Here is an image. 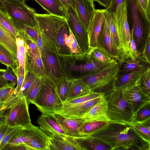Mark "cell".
Returning <instances> with one entry per match:
<instances>
[{
  "instance_id": "61",
  "label": "cell",
  "mask_w": 150,
  "mask_h": 150,
  "mask_svg": "<svg viewBox=\"0 0 150 150\" xmlns=\"http://www.w3.org/2000/svg\"><path fill=\"white\" fill-rule=\"evenodd\" d=\"M91 2L94 5V0H87Z\"/></svg>"
},
{
  "instance_id": "20",
  "label": "cell",
  "mask_w": 150,
  "mask_h": 150,
  "mask_svg": "<svg viewBox=\"0 0 150 150\" xmlns=\"http://www.w3.org/2000/svg\"><path fill=\"white\" fill-rule=\"evenodd\" d=\"M37 122L40 129L49 137L57 134L66 135L61 125L49 115L42 114L37 118Z\"/></svg>"
},
{
  "instance_id": "35",
  "label": "cell",
  "mask_w": 150,
  "mask_h": 150,
  "mask_svg": "<svg viewBox=\"0 0 150 150\" xmlns=\"http://www.w3.org/2000/svg\"><path fill=\"white\" fill-rule=\"evenodd\" d=\"M108 122L105 121H85L80 128V134L82 137L90 135L107 124Z\"/></svg>"
},
{
  "instance_id": "26",
  "label": "cell",
  "mask_w": 150,
  "mask_h": 150,
  "mask_svg": "<svg viewBox=\"0 0 150 150\" xmlns=\"http://www.w3.org/2000/svg\"><path fill=\"white\" fill-rule=\"evenodd\" d=\"M35 0L48 13L66 19V9L60 0Z\"/></svg>"
},
{
  "instance_id": "24",
  "label": "cell",
  "mask_w": 150,
  "mask_h": 150,
  "mask_svg": "<svg viewBox=\"0 0 150 150\" xmlns=\"http://www.w3.org/2000/svg\"><path fill=\"white\" fill-rule=\"evenodd\" d=\"M144 72L135 71L118 74L114 84L113 90H122L137 83Z\"/></svg>"
},
{
  "instance_id": "55",
  "label": "cell",
  "mask_w": 150,
  "mask_h": 150,
  "mask_svg": "<svg viewBox=\"0 0 150 150\" xmlns=\"http://www.w3.org/2000/svg\"><path fill=\"white\" fill-rule=\"evenodd\" d=\"M60 1L65 9L69 6H72L75 9L73 0H60Z\"/></svg>"
},
{
  "instance_id": "56",
  "label": "cell",
  "mask_w": 150,
  "mask_h": 150,
  "mask_svg": "<svg viewBox=\"0 0 150 150\" xmlns=\"http://www.w3.org/2000/svg\"><path fill=\"white\" fill-rule=\"evenodd\" d=\"M36 44L40 53L43 47H44L40 33L38 38Z\"/></svg>"
},
{
  "instance_id": "33",
  "label": "cell",
  "mask_w": 150,
  "mask_h": 150,
  "mask_svg": "<svg viewBox=\"0 0 150 150\" xmlns=\"http://www.w3.org/2000/svg\"><path fill=\"white\" fill-rule=\"evenodd\" d=\"M86 54L105 64H109L117 61L97 47L89 49Z\"/></svg>"
},
{
  "instance_id": "60",
  "label": "cell",
  "mask_w": 150,
  "mask_h": 150,
  "mask_svg": "<svg viewBox=\"0 0 150 150\" xmlns=\"http://www.w3.org/2000/svg\"><path fill=\"white\" fill-rule=\"evenodd\" d=\"M2 105L3 104L0 102V110H2Z\"/></svg>"
},
{
  "instance_id": "46",
  "label": "cell",
  "mask_w": 150,
  "mask_h": 150,
  "mask_svg": "<svg viewBox=\"0 0 150 150\" xmlns=\"http://www.w3.org/2000/svg\"><path fill=\"white\" fill-rule=\"evenodd\" d=\"M140 86L142 90L150 96V68L143 73L140 79Z\"/></svg>"
},
{
  "instance_id": "25",
  "label": "cell",
  "mask_w": 150,
  "mask_h": 150,
  "mask_svg": "<svg viewBox=\"0 0 150 150\" xmlns=\"http://www.w3.org/2000/svg\"><path fill=\"white\" fill-rule=\"evenodd\" d=\"M92 92L89 86L85 83L74 78H69L66 101Z\"/></svg>"
},
{
  "instance_id": "10",
  "label": "cell",
  "mask_w": 150,
  "mask_h": 150,
  "mask_svg": "<svg viewBox=\"0 0 150 150\" xmlns=\"http://www.w3.org/2000/svg\"><path fill=\"white\" fill-rule=\"evenodd\" d=\"M40 53L43 65L45 79L56 86L63 76H66L62 62L57 54L44 47Z\"/></svg>"
},
{
  "instance_id": "3",
  "label": "cell",
  "mask_w": 150,
  "mask_h": 150,
  "mask_svg": "<svg viewBox=\"0 0 150 150\" xmlns=\"http://www.w3.org/2000/svg\"><path fill=\"white\" fill-rule=\"evenodd\" d=\"M43 46L54 53H59L57 42L58 32L61 27L67 22L66 18L49 13L35 14Z\"/></svg>"
},
{
  "instance_id": "39",
  "label": "cell",
  "mask_w": 150,
  "mask_h": 150,
  "mask_svg": "<svg viewBox=\"0 0 150 150\" xmlns=\"http://www.w3.org/2000/svg\"><path fill=\"white\" fill-rule=\"evenodd\" d=\"M0 25L16 38L18 32L11 20L9 16L0 7Z\"/></svg>"
},
{
  "instance_id": "31",
  "label": "cell",
  "mask_w": 150,
  "mask_h": 150,
  "mask_svg": "<svg viewBox=\"0 0 150 150\" xmlns=\"http://www.w3.org/2000/svg\"><path fill=\"white\" fill-rule=\"evenodd\" d=\"M16 38L0 25V42L17 58Z\"/></svg>"
},
{
  "instance_id": "47",
  "label": "cell",
  "mask_w": 150,
  "mask_h": 150,
  "mask_svg": "<svg viewBox=\"0 0 150 150\" xmlns=\"http://www.w3.org/2000/svg\"><path fill=\"white\" fill-rule=\"evenodd\" d=\"M130 44L127 50L126 59H135L137 58L138 56L137 52L132 33L130 32Z\"/></svg>"
},
{
  "instance_id": "34",
  "label": "cell",
  "mask_w": 150,
  "mask_h": 150,
  "mask_svg": "<svg viewBox=\"0 0 150 150\" xmlns=\"http://www.w3.org/2000/svg\"><path fill=\"white\" fill-rule=\"evenodd\" d=\"M110 36L113 48L118 52L120 56V47L113 14L108 12L105 9Z\"/></svg>"
},
{
  "instance_id": "30",
  "label": "cell",
  "mask_w": 150,
  "mask_h": 150,
  "mask_svg": "<svg viewBox=\"0 0 150 150\" xmlns=\"http://www.w3.org/2000/svg\"><path fill=\"white\" fill-rule=\"evenodd\" d=\"M0 62L6 67H8L17 75V71L18 67L17 58L0 42Z\"/></svg>"
},
{
  "instance_id": "13",
  "label": "cell",
  "mask_w": 150,
  "mask_h": 150,
  "mask_svg": "<svg viewBox=\"0 0 150 150\" xmlns=\"http://www.w3.org/2000/svg\"><path fill=\"white\" fill-rule=\"evenodd\" d=\"M140 82L122 90L125 100L135 117L140 110L150 104V96L141 88Z\"/></svg>"
},
{
  "instance_id": "9",
  "label": "cell",
  "mask_w": 150,
  "mask_h": 150,
  "mask_svg": "<svg viewBox=\"0 0 150 150\" xmlns=\"http://www.w3.org/2000/svg\"><path fill=\"white\" fill-rule=\"evenodd\" d=\"M29 104L25 97H21L7 110L4 122L11 127L21 126L24 129L30 127L33 124L29 112Z\"/></svg>"
},
{
  "instance_id": "53",
  "label": "cell",
  "mask_w": 150,
  "mask_h": 150,
  "mask_svg": "<svg viewBox=\"0 0 150 150\" xmlns=\"http://www.w3.org/2000/svg\"><path fill=\"white\" fill-rule=\"evenodd\" d=\"M8 150H32L26 144H21L10 147Z\"/></svg>"
},
{
  "instance_id": "4",
  "label": "cell",
  "mask_w": 150,
  "mask_h": 150,
  "mask_svg": "<svg viewBox=\"0 0 150 150\" xmlns=\"http://www.w3.org/2000/svg\"><path fill=\"white\" fill-rule=\"evenodd\" d=\"M121 65V62L117 61L110 64L96 74L74 79L87 84L92 91L104 93L105 91H112L113 90L114 84L119 74Z\"/></svg>"
},
{
  "instance_id": "7",
  "label": "cell",
  "mask_w": 150,
  "mask_h": 150,
  "mask_svg": "<svg viewBox=\"0 0 150 150\" xmlns=\"http://www.w3.org/2000/svg\"><path fill=\"white\" fill-rule=\"evenodd\" d=\"M0 7L11 18L28 26L38 25L36 10L25 2L9 0H0Z\"/></svg>"
},
{
  "instance_id": "28",
  "label": "cell",
  "mask_w": 150,
  "mask_h": 150,
  "mask_svg": "<svg viewBox=\"0 0 150 150\" xmlns=\"http://www.w3.org/2000/svg\"><path fill=\"white\" fill-rule=\"evenodd\" d=\"M69 27L67 22H65L60 28L57 34V42L59 47V53L57 55L64 60L71 58L70 50L65 43V35L69 32Z\"/></svg>"
},
{
  "instance_id": "15",
  "label": "cell",
  "mask_w": 150,
  "mask_h": 150,
  "mask_svg": "<svg viewBox=\"0 0 150 150\" xmlns=\"http://www.w3.org/2000/svg\"><path fill=\"white\" fill-rule=\"evenodd\" d=\"M104 16V19L98 37L96 47H98L110 56L119 61V54L113 48L112 44L105 9Z\"/></svg>"
},
{
  "instance_id": "43",
  "label": "cell",
  "mask_w": 150,
  "mask_h": 150,
  "mask_svg": "<svg viewBox=\"0 0 150 150\" xmlns=\"http://www.w3.org/2000/svg\"><path fill=\"white\" fill-rule=\"evenodd\" d=\"M23 127L21 126H9L0 144V150H3L9 141L16 134L22 131Z\"/></svg>"
},
{
  "instance_id": "17",
  "label": "cell",
  "mask_w": 150,
  "mask_h": 150,
  "mask_svg": "<svg viewBox=\"0 0 150 150\" xmlns=\"http://www.w3.org/2000/svg\"><path fill=\"white\" fill-rule=\"evenodd\" d=\"M51 116L62 127L67 135L75 138L82 137L80 134L79 129L85 122V120L81 118H69L56 113H53Z\"/></svg>"
},
{
  "instance_id": "16",
  "label": "cell",
  "mask_w": 150,
  "mask_h": 150,
  "mask_svg": "<svg viewBox=\"0 0 150 150\" xmlns=\"http://www.w3.org/2000/svg\"><path fill=\"white\" fill-rule=\"evenodd\" d=\"M49 150H85L76 138L67 135L57 134L49 137Z\"/></svg>"
},
{
  "instance_id": "21",
  "label": "cell",
  "mask_w": 150,
  "mask_h": 150,
  "mask_svg": "<svg viewBox=\"0 0 150 150\" xmlns=\"http://www.w3.org/2000/svg\"><path fill=\"white\" fill-rule=\"evenodd\" d=\"M25 74L27 71L35 74L38 77L45 78L42 62L39 52H35L25 48Z\"/></svg>"
},
{
  "instance_id": "62",
  "label": "cell",
  "mask_w": 150,
  "mask_h": 150,
  "mask_svg": "<svg viewBox=\"0 0 150 150\" xmlns=\"http://www.w3.org/2000/svg\"><path fill=\"white\" fill-rule=\"evenodd\" d=\"M2 120H0V124H1V122Z\"/></svg>"
},
{
  "instance_id": "42",
  "label": "cell",
  "mask_w": 150,
  "mask_h": 150,
  "mask_svg": "<svg viewBox=\"0 0 150 150\" xmlns=\"http://www.w3.org/2000/svg\"><path fill=\"white\" fill-rule=\"evenodd\" d=\"M105 93L92 91L88 94L71 99L62 103L65 105H73L81 103L93 98L102 96Z\"/></svg>"
},
{
  "instance_id": "48",
  "label": "cell",
  "mask_w": 150,
  "mask_h": 150,
  "mask_svg": "<svg viewBox=\"0 0 150 150\" xmlns=\"http://www.w3.org/2000/svg\"><path fill=\"white\" fill-rule=\"evenodd\" d=\"M150 117V106L149 104L141 109L135 116L136 121L142 122Z\"/></svg>"
},
{
  "instance_id": "22",
  "label": "cell",
  "mask_w": 150,
  "mask_h": 150,
  "mask_svg": "<svg viewBox=\"0 0 150 150\" xmlns=\"http://www.w3.org/2000/svg\"><path fill=\"white\" fill-rule=\"evenodd\" d=\"M75 9L87 31L93 18L95 5L87 0H74Z\"/></svg>"
},
{
  "instance_id": "1",
  "label": "cell",
  "mask_w": 150,
  "mask_h": 150,
  "mask_svg": "<svg viewBox=\"0 0 150 150\" xmlns=\"http://www.w3.org/2000/svg\"><path fill=\"white\" fill-rule=\"evenodd\" d=\"M89 136L108 145L111 150L150 149V145L138 137L128 124L109 121Z\"/></svg>"
},
{
  "instance_id": "27",
  "label": "cell",
  "mask_w": 150,
  "mask_h": 150,
  "mask_svg": "<svg viewBox=\"0 0 150 150\" xmlns=\"http://www.w3.org/2000/svg\"><path fill=\"white\" fill-rule=\"evenodd\" d=\"M121 62L119 74L135 71H146L150 68V64L138 58L128 59Z\"/></svg>"
},
{
  "instance_id": "6",
  "label": "cell",
  "mask_w": 150,
  "mask_h": 150,
  "mask_svg": "<svg viewBox=\"0 0 150 150\" xmlns=\"http://www.w3.org/2000/svg\"><path fill=\"white\" fill-rule=\"evenodd\" d=\"M62 103L56 86L45 79L44 84L32 104L35 105L42 114L51 116L59 110Z\"/></svg>"
},
{
  "instance_id": "40",
  "label": "cell",
  "mask_w": 150,
  "mask_h": 150,
  "mask_svg": "<svg viewBox=\"0 0 150 150\" xmlns=\"http://www.w3.org/2000/svg\"><path fill=\"white\" fill-rule=\"evenodd\" d=\"M45 78L37 77L33 83L27 93L25 97L28 102L32 103L36 97L44 84Z\"/></svg>"
},
{
  "instance_id": "38",
  "label": "cell",
  "mask_w": 150,
  "mask_h": 150,
  "mask_svg": "<svg viewBox=\"0 0 150 150\" xmlns=\"http://www.w3.org/2000/svg\"><path fill=\"white\" fill-rule=\"evenodd\" d=\"M10 18L18 31L21 30L24 32L36 44L38 38L40 34L38 25L34 27H31L20 23L10 17Z\"/></svg>"
},
{
  "instance_id": "18",
  "label": "cell",
  "mask_w": 150,
  "mask_h": 150,
  "mask_svg": "<svg viewBox=\"0 0 150 150\" xmlns=\"http://www.w3.org/2000/svg\"><path fill=\"white\" fill-rule=\"evenodd\" d=\"M104 10L105 9H95L94 10L93 18L87 31L89 49L96 46L98 37L104 19Z\"/></svg>"
},
{
  "instance_id": "11",
  "label": "cell",
  "mask_w": 150,
  "mask_h": 150,
  "mask_svg": "<svg viewBox=\"0 0 150 150\" xmlns=\"http://www.w3.org/2000/svg\"><path fill=\"white\" fill-rule=\"evenodd\" d=\"M86 62L83 63L76 64L67 60H66L65 63L62 62L67 76L68 77L69 75V78L74 74L78 75L79 77L85 75L94 74L103 70L109 65L96 60L90 56L86 55Z\"/></svg>"
},
{
  "instance_id": "5",
  "label": "cell",
  "mask_w": 150,
  "mask_h": 150,
  "mask_svg": "<svg viewBox=\"0 0 150 150\" xmlns=\"http://www.w3.org/2000/svg\"><path fill=\"white\" fill-rule=\"evenodd\" d=\"M105 98L108 115L111 121L129 125L136 121L122 90H113Z\"/></svg>"
},
{
  "instance_id": "37",
  "label": "cell",
  "mask_w": 150,
  "mask_h": 150,
  "mask_svg": "<svg viewBox=\"0 0 150 150\" xmlns=\"http://www.w3.org/2000/svg\"><path fill=\"white\" fill-rule=\"evenodd\" d=\"M31 126L27 129H23L15 136L5 146L3 150H7L13 146L21 144L27 143L29 141L31 136Z\"/></svg>"
},
{
  "instance_id": "54",
  "label": "cell",
  "mask_w": 150,
  "mask_h": 150,
  "mask_svg": "<svg viewBox=\"0 0 150 150\" xmlns=\"http://www.w3.org/2000/svg\"><path fill=\"white\" fill-rule=\"evenodd\" d=\"M5 69H0V88L7 84L8 82L4 78L3 73Z\"/></svg>"
},
{
  "instance_id": "59",
  "label": "cell",
  "mask_w": 150,
  "mask_h": 150,
  "mask_svg": "<svg viewBox=\"0 0 150 150\" xmlns=\"http://www.w3.org/2000/svg\"><path fill=\"white\" fill-rule=\"evenodd\" d=\"M12 0V1H18L22 2H25L26 1V0Z\"/></svg>"
},
{
  "instance_id": "41",
  "label": "cell",
  "mask_w": 150,
  "mask_h": 150,
  "mask_svg": "<svg viewBox=\"0 0 150 150\" xmlns=\"http://www.w3.org/2000/svg\"><path fill=\"white\" fill-rule=\"evenodd\" d=\"M37 77L38 76L33 72L29 71L26 72L19 94L20 96L25 97L29 89Z\"/></svg>"
},
{
  "instance_id": "44",
  "label": "cell",
  "mask_w": 150,
  "mask_h": 150,
  "mask_svg": "<svg viewBox=\"0 0 150 150\" xmlns=\"http://www.w3.org/2000/svg\"><path fill=\"white\" fill-rule=\"evenodd\" d=\"M69 77L63 76L59 80L56 86L57 92L62 102L66 101Z\"/></svg>"
},
{
  "instance_id": "32",
  "label": "cell",
  "mask_w": 150,
  "mask_h": 150,
  "mask_svg": "<svg viewBox=\"0 0 150 150\" xmlns=\"http://www.w3.org/2000/svg\"><path fill=\"white\" fill-rule=\"evenodd\" d=\"M16 44L17 46L16 57L18 68L21 73L25 77V75L26 52L24 42L23 39L18 36L16 38Z\"/></svg>"
},
{
  "instance_id": "8",
  "label": "cell",
  "mask_w": 150,
  "mask_h": 150,
  "mask_svg": "<svg viewBox=\"0 0 150 150\" xmlns=\"http://www.w3.org/2000/svg\"><path fill=\"white\" fill-rule=\"evenodd\" d=\"M126 1L118 7L115 13H112L120 44V52L119 62H121L126 59L127 52L130 42V31L127 20Z\"/></svg>"
},
{
  "instance_id": "14",
  "label": "cell",
  "mask_w": 150,
  "mask_h": 150,
  "mask_svg": "<svg viewBox=\"0 0 150 150\" xmlns=\"http://www.w3.org/2000/svg\"><path fill=\"white\" fill-rule=\"evenodd\" d=\"M104 96L105 95L75 105L62 104L60 108L55 113L69 118L80 119Z\"/></svg>"
},
{
  "instance_id": "49",
  "label": "cell",
  "mask_w": 150,
  "mask_h": 150,
  "mask_svg": "<svg viewBox=\"0 0 150 150\" xmlns=\"http://www.w3.org/2000/svg\"><path fill=\"white\" fill-rule=\"evenodd\" d=\"M3 76L6 80L16 84L17 81V75L10 68L7 66L3 74Z\"/></svg>"
},
{
  "instance_id": "50",
  "label": "cell",
  "mask_w": 150,
  "mask_h": 150,
  "mask_svg": "<svg viewBox=\"0 0 150 150\" xmlns=\"http://www.w3.org/2000/svg\"><path fill=\"white\" fill-rule=\"evenodd\" d=\"M126 1V0H110L108 5L105 9L109 13H114L118 7Z\"/></svg>"
},
{
  "instance_id": "23",
  "label": "cell",
  "mask_w": 150,
  "mask_h": 150,
  "mask_svg": "<svg viewBox=\"0 0 150 150\" xmlns=\"http://www.w3.org/2000/svg\"><path fill=\"white\" fill-rule=\"evenodd\" d=\"M25 144L32 150H49V137L38 127L33 125L30 140Z\"/></svg>"
},
{
  "instance_id": "29",
  "label": "cell",
  "mask_w": 150,
  "mask_h": 150,
  "mask_svg": "<svg viewBox=\"0 0 150 150\" xmlns=\"http://www.w3.org/2000/svg\"><path fill=\"white\" fill-rule=\"evenodd\" d=\"M76 138L85 150H111L109 145L90 136Z\"/></svg>"
},
{
  "instance_id": "45",
  "label": "cell",
  "mask_w": 150,
  "mask_h": 150,
  "mask_svg": "<svg viewBox=\"0 0 150 150\" xmlns=\"http://www.w3.org/2000/svg\"><path fill=\"white\" fill-rule=\"evenodd\" d=\"M16 84L8 83L7 84L0 88V102L3 104L15 88Z\"/></svg>"
},
{
  "instance_id": "51",
  "label": "cell",
  "mask_w": 150,
  "mask_h": 150,
  "mask_svg": "<svg viewBox=\"0 0 150 150\" xmlns=\"http://www.w3.org/2000/svg\"><path fill=\"white\" fill-rule=\"evenodd\" d=\"M142 8L150 19V0H138Z\"/></svg>"
},
{
  "instance_id": "36",
  "label": "cell",
  "mask_w": 150,
  "mask_h": 150,
  "mask_svg": "<svg viewBox=\"0 0 150 150\" xmlns=\"http://www.w3.org/2000/svg\"><path fill=\"white\" fill-rule=\"evenodd\" d=\"M129 125L131 129L138 137L150 145V129L142 122L136 121Z\"/></svg>"
},
{
  "instance_id": "57",
  "label": "cell",
  "mask_w": 150,
  "mask_h": 150,
  "mask_svg": "<svg viewBox=\"0 0 150 150\" xmlns=\"http://www.w3.org/2000/svg\"><path fill=\"white\" fill-rule=\"evenodd\" d=\"M94 1L97 2L100 5L104 6L105 9L109 4L110 0H94Z\"/></svg>"
},
{
  "instance_id": "12",
  "label": "cell",
  "mask_w": 150,
  "mask_h": 150,
  "mask_svg": "<svg viewBox=\"0 0 150 150\" xmlns=\"http://www.w3.org/2000/svg\"><path fill=\"white\" fill-rule=\"evenodd\" d=\"M67 22L79 46L86 54L88 50V33L75 9L69 6L66 9Z\"/></svg>"
},
{
  "instance_id": "58",
  "label": "cell",
  "mask_w": 150,
  "mask_h": 150,
  "mask_svg": "<svg viewBox=\"0 0 150 150\" xmlns=\"http://www.w3.org/2000/svg\"><path fill=\"white\" fill-rule=\"evenodd\" d=\"M5 117V113L3 110H0V120H4Z\"/></svg>"
},
{
  "instance_id": "2",
  "label": "cell",
  "mask_w": 150,
  "mask_h": 150,
  "mask_svg": "<svg viewBox=\"0 0 150 150\" xmlns=\"http://www.w3.org/2000/svg\"><path fill=\"white\" fill-rule=\"evenodd\" d=\"M127 20L132 33L138 55L145 48L150 37V19L138 0H126Z\"/></svg>"
},
{
  "instance_id": "19",
  "label": "cell",
  "mask_w": 150,
  "mask_h": 150,
  "mask_svg": "<svg viewBox=\"0 0 150 150\" xmlns=\"http://www.w3.org/2000/svg\"><path fill=\"white\" fill-rule=\"evenodd\" d=\"M86 122L110 120L108 115V107L105 95L80 118Z\"/></svg>"
},
{
  "instance_id": "52",
  "label": "cell",
  "mask_w": 150,
  "mask_h": 150,
  "mask_svg": "<svg viewBox=\"0 0 150 150\" xmlns=\"http://www.w3.org/2000/svg\"><path fill=\"white\" fill-rule=\"evenodd\" d=\"M9 126L4 122V120L1 122L0 124V144Z\"/></svg>"
}]
</instances>
